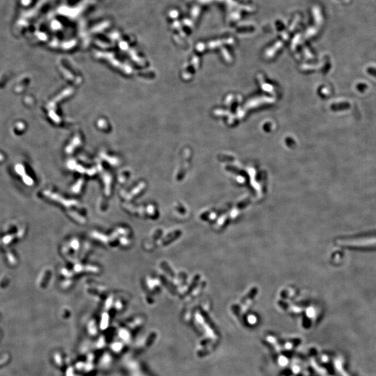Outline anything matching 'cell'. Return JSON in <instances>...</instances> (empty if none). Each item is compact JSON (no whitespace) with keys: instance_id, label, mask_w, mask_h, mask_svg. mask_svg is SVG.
Here are the masks:
<instances>
[{"instance_id":"obj_1","label":"cell","mask_w":376,"mask_h":376,"mask_svg":"<svg viewBox=\"0 0 376 376\" xmlns=\"http://www.w3.org/2000/svg\"><path fill=\"white\" fill-rule=\"evenodd\" d=\"M350 108V105L348 103H343L340 105H333L332 108L334 110H348Z\"/></svg>"},{"instance_id":"obj_2","label":"cell","mask_w":376,"mask_h":376,"mask_svg":"<svg viewBox=\"0 0 376 376\" xmlns=\"http://www.w3.org/2000/svg\"><path fill=\"white\" fill-rule=\"evenodd\" d=\"M367 89H368V86L364 83H359L357 85V89L361 93L364 92Z\"/></svg>"},{"instance_id":"obj_3","label":"cell","mask_w":376,"mask_h":376,"mask_svg":"<svg viewBox=\"0 0 376 376\" xmlns=\"http://www.w3.org/2000/svg\"><path fill=\"white\" fill-rule=\"evenodd\" d=\"M366 72L370 75L374 77H376V68L373 67H369L366 69Z\"/></svg>"}]
</instances>
